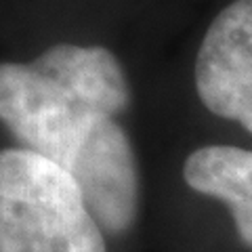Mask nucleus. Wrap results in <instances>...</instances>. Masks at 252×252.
Returning a JSON list of instances; mask_svg holds the SVG:
<instances>
[{
    "label": "nucleus",
    "instance_id": "obj_5",
    "mask_svg": "<svg viewBox=\"0 0 252 252\" xmlns=\"http://www.w3.org/2000/svg\"><path fill=\"white\" fill-rule=\"evenodd\" d=\"M185 183L204 195L225 202L242 244L252 250V149L204 145L187 156Z\"/></svg>",
    "mask_w": 252,
    "mask_h": 252
},
{
    "label": "nucleus",
    "instance_id": "obj_1",
    "mask_svg": "<svg viewBox=\"0 0 252 252\" xmlns=\"http://www.w3.org/2000/svg\"><path fill=\"white\" fill-rule=\"evenodd\" d=\"M130 103L118 57L103 46L55 44L0 67V116L19 147L67 168L86 139Z\"/></svg>",
    "mask_w": 252,
    "mask_h": 252
},
{
    "label": "nucleus",
    "instance_id": "obj_4",
    "mask_svg": "<svg viewBox=\"0 0 252 252\" xmlns=\"http://www.w3.org/2000/svg\"><path fill=\"white\" fill-rule=\"evenodd\" d=\"M65 170L80 187L103 233L130 231L139 217V164L120 124L105 120L78 149Z\"/></svg>",
    "mask_w": 252,
    "mask_h": 252
},
{
    "label": "nucleus",
    "instance_id": "obj_3",
    "mask_svg": "<svg viewBox=\"0 0 252 252\" xmlns=\"http://www.w3.org/2000/svg\"><path fill=\"white\" fill-rule=\"evenodd\" d=\"M195 91L208 112L252 135V0H233L208 26L195 55Z\"/></svg>",
    "mask_w": 252,
    "mask_h": 252
},
{
    "label": "nucleus",
    "instance_id": "obj_2",
    "mask_svg": "<svg viewBox=\"0 0 252 252\" xmlns=\"http://www.w3.org/2000/svg\"><path fill=\"white\" fill-rule=\"evenodd\" d=\"M0 252H107L65 168L23 147L0 154Z\"/></svg>",
    "mask_w": 252,
    "mask_h": 252
}]
</instances>
